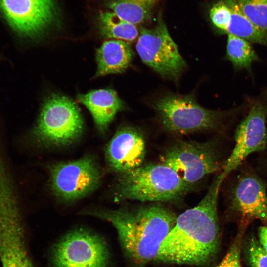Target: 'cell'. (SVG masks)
I'll return each mask as SVG.
<instances>
[{
    "label": "cell",
    "mask_w": 267,
    "mask_h": 267,
    "mask_svg": "<svg viewBox=\"0 0 267 267\" xmlns=\"http://www.w3.org/2000/svg\"><path fill=\"white\" fill-rule=\"evenodd\" d=\"M223 180L220 174L195 206L177 216L175 225L161 245L155 260L195 266L204 265L212 261L220 244L217 204Z\"/></svg>",
    "instance_id": "6da1fadb"
},
{
    "label": "cell",
    "mask_w": 267,
    "mask_h": 267,
    "mask_svg": "<svg viewBox=\"0 0 267 267\" xmlns=\"http://www.w3.org/2000/svg\"><path fill=\"white\" fill-rule=\"evenodd\" d=\"M89 214L112 224L125 253L139 265L155 260L161 245L177 218L170 209L160 205L92 211Z\"/></svg>",
    "instance_id": "7a4b0ae2"
},
{
    "label": "cell",
    "mask_w": 267,
    "mask_h": 267,
    "mask_svg": "<svg viewBox=\"0 0 267 267\" xmlns=\"http://www.w3.org/2000/svg\"><path fill=\"white\" fill-rule=\"evenodd\" d=\"M119 175L115 191L116 200L176 201L191 188L175 171L161 162L142 164Z\"/></svg>",
    "instance_id": "3957f363"
},
{
    "label": "cell",
    "mask_w": 267,
    "mask_h": 267,
    "mask_svg": "<svg viewBox=\"0 0 267 267\" xmlns=\"http://www.w3.org/2000/svg\"><path fill=\"white\" fill-rule=\"evenodd\" d=\"M83 121L74 102L59 95H53L45 101L33 130L35 138L51 146L73 143L81 136Z\"/></svg>",
    "instance_id": "277c9868"
},
{
    "label": "cell",
    "mask_w": 267,
    "mask_h": 267,
    "mask_svg": "<svg viewBox=\"0 0 267 267\" xmlns=\"http://www.w3.org/2000/svg\"><path fill=\"white\" fill-rule=\"evenodd\" d=\"M136 44L142 61L163 76L177 79L186 64L171 38L161 11L152 28L141 27Z\"/></svg>",
    "instance_id": "5b68a950"
},
{
    "label": "cell",
    "mask_w": 267,
    "mask_h": 267,
    "mask_svg": "<svg viewBox=\"0 0 267 267\" xmlns=\"http://www.w3.org/2000/svg\"><path fill=\"white\" fill-rule=\"evenodd\" d=\"M154 108L164 128L175 133L214 128L222 117V113L200 106L192 95H167L159 98Z\"/></svg>",
    "instance_id": "8992f818"
},
{
    "label": "cell",
    "mask_w": 267,
    "mask_h": 267,
    "mask_svg": "<svg viewBox=\"0 0 267 267\" xmlns=\"http://www.w3.org/2000/svg\"><path fill=\"white\" fill-rule=\"evenodd\" d=\"M161 163L172 168L187 185L192 186L219 170L221 162L211 142L180 141L161 157Z\"/></svg>",
    "instance_id": "52a82bcc"
},
{
    "label": "cell",
    "mask_w": 267,
    "mask_h": 267,
    "mask_svg": "<svg viewBox=\"0 0 267 267\" xmlns=\"http://www.w3.org/2000/svg\"><path fill=\"white\" fill-rule=\"evenodd\" d=\"M50 186L60 199L71 201L82 198L97 188L101 172L91 157L57 163L49 168Z\"/></svg>",
    "instance_id": "ba28073f"
},
{
    "label": "cell",
    "mask_w": 267,
    "mask_h": 267,
    "mask_svg": "<svg viewBox=\"0 0 267 267\" xmlns=\"http://www.w3.org/2000/svg\"><path fill=\"white\" fill-rule=\"evenodd\" d=\"M109 252L100 236L84 229L71 231L55 245L53 267H107Z\"/></svg>",
    "instance_id": "9c48e42d"
},
{
    "label": "cell",
    "mask_w": 267,
    "mask_h": 267,
    "mask_svg": "<svg viewBox=\"0 0 267 267\" xmlns=\"http://www.w3.org/2000/svg\"><path fill=\"white\" fill-rule=\"evenodd\" d=\"M267 105L263 101H253L248 115L236 128L235 146L220 174L223 179L250 154L265 148L267 143Z\"/></svg>",
    "instance_id": "30bf717a"
},
{
    "label": "cell",
    "mask_w": 267,
    "mask_h": 267,
    "mask_svg": "<svg viewBox=\"0 0 267 267\" xmlns=\"http://www.w3.org/2000/svg\"><path fill=\"white\" fill-rule=\"evenodd\" d=\"M0 13L18 34L38 36L54 20L52 0H0Z\"/></svg>",
    "instance_id": "8fae6325"
},
{
    "label": "cell",
    "mask_w": 267,
    "mask_h": 267,
    "mask_svg": "<svg viewBox=\"0 0 267 267\" xmlns=\"http://www.w3.org/2000/svg\"><path fill=\"white\" fill-rule=\"evenodd\" d=\"M105 153L109 168L119 174L140 167L146 154L142 132L130 126L119 129L107 145Z\"/></svg>",
    "instance_id": "7c38bea8"
},
{
    "label": "cell",
    "mask_w": 267,
    "mask_h": 267,
    "mask_svg": "<svg viewBox=\"0 0 267 267\" xmlns=\"http://www.w3.org/2000/svg\"><path fill=\"white\" fill-rule=\"evenodd\" d=\"M213 25L228 35L267 46V32L256 27L243 14L237 0H219L209 12Z\"/></svg>",
    "instance_id": "4fadbf2b"
},
{
    "label": "cell",
    "mask_w": 267,
    "mask_h": 267,
    "mask_svg": "<svg viewBox=\"0 0 267 267\" xmlns=\"http://www.w3.org/2000/svg\"><path fill=\"white\" fill-rule=\"evenodd\" d=\"M267 197L263 181L254 175H248L235 187L232 205L243 217L259 219L267 224Z\"/></svg>",
    "instance_id": "5bb4252c"
},
{
    "label": "cell",
    "mask_w": 267,
    "mask_h": 267,
    "mask_svg": "<svg viewBox=\"0 0 267 267\" xmlns=\"http://www.w3.org/2000/svg\"><path fill=\"white\" fill-rule=\"evenodd\" d=\"M0 259L2 267H33L22 228L14 216L0 215Z\"/></svg>",
    "instance_id": "9a60e30c"
},
{
    "label": "cell",
    "mask_w": 267,
    "mask_h": 267,
    "mask_svg": "<svg viewBox=\"0 0 267 267\" xmlns=\"http://www.w3.org/2000/svg\"><path fill=\"white\" fill-rule=\"evenodd\" d=\"M79 101L90 111L98 127L104 131L120 110L123 104L116 92L111 89H100L78 96Z\"/></svg>",
    "instance_id": "2e32d148"
},
{
    "label": "cell",
    "mask_w": 267,
    "mask_h": 267,
    "mask_svg": "<svg viewBox=\"0 0 267 267\" xmlns=\"http://www.w3.org/2000/svg\"><path fill=\"white\" fill-rule=\"evenodd\" d=\"M133 51L128 42L117 39L105 41L96 52V76L119 73L129 66Z\"/></svg>",
    "instance_id": "e0dca14e"
},
{
    "label": "cell",
    "mask_w": 267,
    "mask_h": 267,
    "mask_svg": "<svg viewBox=\"0 0 267 267\" xmlns=\"http://www.w3.org/2000/svg\"><path fill=\"white\" fill-rule=\"evenodd\" d=\"M163 0H108V7L123 20L134 25L150 20Z\"/></svg>",
    "instance_id": "ac0fdd59"
},
{
    "label": "cell",
    "mask_w": 267,
    "mask_h": 267,
    "mask_svg": "<svg viewBox=\"0 0 267 267\" xmlns=\"http://www.w3.org/2000/svg\"><path fill=\"white\" fill-rule=\"evenodd\" d=\"M98 22L101 34L106 38L129 43L138 37L139 31L135 25L123 20L113 12H100Z\"/></svg>",
    "instance_id": "d6986e66"
},
{
    "label": "cell",
    "mask_w": 267,
    "mask_h": 267,
    "mask_svg": "<svg viewBox=\"0 0 267 267\" xmlns=\"http://www.w3.org/2000/svg\"><path fill=\"white\" fill-rule=\"evenodd\" d=\"M226 57L236 70H251L253 62L259 58L250 42L233 35H228Z\"/></svg>",
    "instance_id": "ffe728a7"
},
{
    "label": "cell",
    "mask_w": 267,
    "mask_h": 267,
    "mask_svg": "<svg viewBox=\"0 0 267 267\" xmlns=\"http://www.w3.org/2000/svg\"><path fill=\"white\" fill-rule=\"evenodd\" d=\"M246 17L258 28L267 32V0H237Z\"/></svg>",
    "instance_id": "44dd1931"
},
{
    "label": "cell",
    "mask_w": 267,
    "mask_h": 267,
    "mask_svg": "<svg viewBox=\"0 0 267 267\" xmlns=\"http://www.w3.org/2000/svg\"><path fill=\"white\" fill-rule=\"evenodd\" d=\"M247 255L251 267H267V253L257 240L252 239L249 242Z\"/></svg>",
    "instance_id": "7402d4cb"
},
{
    "label": "cell",
    "mask_w": 267,
    "mask_h": 267,
    "mask_svg": "<svg viewBox=\"0 0 267 267\" xmlns=\"http://www.w3.org/2000/svg\"><path fill=\"white\" fill-rule=\"evenodd\" d=\"M241 238L239 236L226 256L216 267H241L240 264Z\"/></svg>",
    "instance_id": "603a6c76"
},
{
    "label": "cell",
    "mask_w": 267,
    "mask_h": 267,
    "mask_svg": "<svg viewBox=\"0 0 267 267\" xmlns=\"http://www.w3.org/2000/svg\"><path fill=\"white\" fill-rule=\"evenodd\" d=\"M259 243L267 253V227H260L259 230Z\"/></svg>",
    "instance_id": "cb8c5ba5"
},
{
    "label": "cell",
    "mask_w": 267,
    "mask_h": 267,
    "mask_svg": "<svg viewBox=\"0 0 267 267\" xmlns=\"http://www.w3.org/2000/svg\"></svg>",
    "instance_id": "d4e9b609"
}]
</instances>
